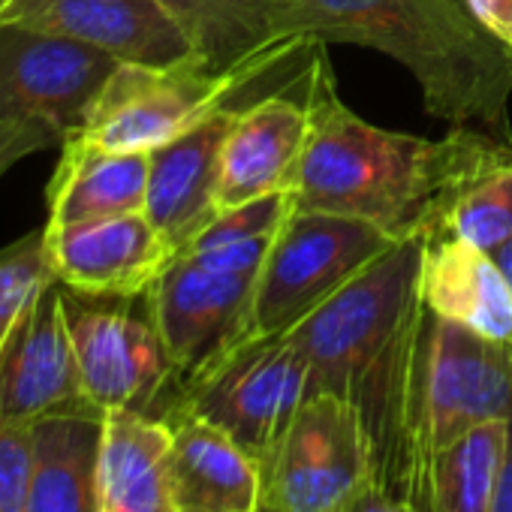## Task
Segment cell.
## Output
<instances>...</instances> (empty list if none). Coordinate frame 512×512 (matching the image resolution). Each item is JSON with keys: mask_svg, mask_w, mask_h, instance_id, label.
<instances>
[{"mask_svg": "<svg viewBox=\"0 0 512 512\" xmlns=\"http://www.w3.org/2000/svg\"><path fill=\"white\" fill-rule=\"evenodd\" d=\"M311 130L293 184L299 211L377 223L395 238L434 235L452 202L512 160V145L476 127L443 139L383 130L341 103L323 43L305 73Z\"/></svg>", "mask_w": 512, "mask_h": 512, "instance_id": "obj_1", "label": "cell"}, {"mask_svg": "<svg viewBox=\"0 0 512 512\" xmlns=\"http://www.w3.org/2000/svg\"><path fill=\"white\" fill-rule=\"evenodd\" d=\"M428 235L398 238L380 260L284 332L308 365L311 395L350 401L371 434L374 479L395 491L407 386L425 320L419 293Z\"/></svg>", "mask_w": 512, "mask_h": 512, "instance_id": "obj_2", "label": "cell"}, {"mask_svg": "<svg viewBox=\"0 0 512 512\" xmlns=\"http://www.w3.org/2000/svg\"><path fill=\"white\" fill-rule=\"evenodd\" d=\"M299 31L311 43H353L395 58L419 82L431 115L452 127L479 124L512 145V52L464 0H299Z\"/></svg>", "mask_w": 512, "mask_h": 512, "instance_id": "obj_3", "label": "cell"}, {"mask_svg": "<svg viewBox=\"0 0 512 512\" xmlns=\"http://www.w3.org/2000/svg\"><path fill=\"white\" fill-rule=\"evenodd\" d=\"M494 419H512V344L488 341L425 308L407 386L395 494L422 512L431 458Z\"/></svg>", "mask_w": 512, "mask_h": 512, "instance_id": "obj_4", "label": "cell"}, {"mask_svg": "<svg viewBox=\"0 0 512 512\" xmlns=\"http://www.w3.org/2000/svg\"><path fill=\"white\" fill-rule=\"evenodd\" d=\"M308 395V365L287 335L244 338L178 383L160 419H205L263 461Z\"/></svg>", "mask_w": 512, "mask_h": 512, "instance_id": "obj_5", "label": "cell"}, {"mask_svg": "<svg viewBox=\"0 0 512 512\" xmlns=\"http://www.w3.org/2000/svg\"><path fill=\"white\" fill-rule=\"evenodd\" d=\"M395 241V235L368 220L293 208L256 278L250 338L290 332Z\"/></svg>", "mask_w": 512, "mask_h": 512, "instance_id": "obj_6", "label": "cell"}, {"mask_svg": "<svg viewBox=\"0 0 512 512\" xmlns=\"http://www.w3.org/2000/svg\"><path fill=\"white\" fill-rule=\"evenodd\" d=\"M260 470L263 506L275 512H350L374 479L362 413L338 395H308Z\"/></svg>", "mask_w": 512, "mask_h": 512, "instance_id": "obj_7", "label": "cell"}, {"mask_svg": "<svg viewBox=\"0 0 512 512\" xmlns=\"http://www.w3.org/2000/svg\"><path fill=\"white\" fill-rule=\"evenodd\" d=\"M263 76L217 73L205 64L142 67L118 64L106 79L85 127L76 133L91 145L121 154H151L199 127L208 115Z\"/></svg>", "mask_w": 512, "mask_h": 512, "instance_id": "obj_8", "label": "cell"}, {"mask_svg": "<svg viewBox=\"0 0 512 512\" xmlns=\"http://www.w3.org/2000/svg\"><path fill=\"white\" fill-rule=\"evenodd\" d=\"M136 299H97L64 287V314L73 338L82 392L91 407L160 416L175 392V368L151 317Z\"/></svg>", "mask_w": 512, "mask_h": 512, "instance_id": "obj_9", "label": "cell"}, {"mask_svg": "<svg viewBox=\"0 0 512 512\" xmlns=\"http://www.w3.org/2000/svg\"><path fill=\"white\" fill-rule=\"evenodd\" d=\"M121 61L94 46L0 25V124H37L76 136Z\"/></svg>", "mask_w": 512, "mask_h": 512, "instance_id": "obj_10", "label": "cell"}, {"mask_svg": "<svg viewBox=\"0 0 512 512\" xmlns=\"http://www.w3.org/2000/svg\"><path fill=\"white\" fill-rule=\"evenodd\" d=\"M260 272H220L178 250L148 293L151 317L175 368V386L250 338Z\"/></svg>", "mask_w": 512, "mask_h": 512, "instance_id": "obj_11", "label": "cell"}, {"mask_svg": "<svg viewBox=\"0 0 512 512\" xmlns=\"http://www.w3.org/2000/svg\"><path fill=\"white\" fill-rule=\"evenodd\" d=\"M4 25L67 37L124 64H205L193 34L163 0H16Z\"/></svg>", "mask_w": 512, "mask_h": 512, "instance_id": "obj_12", "label": "cell"}, {"mask_svg": "<svg viewBox=\"0 0 512 512\" xmlns=\"http://www.w3.org/2000/svg\"><path fill=\"white\" fill-rule=\"evenodd\" d=\"M43 232L55 281L97 299H145L175 256L145 211Z\"/></svg>", "mask_w": 512, "mask_h": 512, "instance_id": "obj_13", "label": "cell"}, {"mask_svg": "<svg viewBox=\"0 0 512 512\" xmlns=\"http://www.w3.org/2000/svg\"><path fill=\"white\" fill-rule=\"evenodd\" d=\"M91 407L64 314V287L49 284L19 317L0 350V422H37Z\"/></svg>", "mask_w": 512, "mask_h": 512, "instance_id": "obj_14", "label": "cell"}, {"mask_svg": "<svg viewBox=\"0 0 512 512\" xmlns=\"http://www.w3.org/2000/svg\"><path fill=\"white\" fill-rule=\"evenodd\" d=\"M187 25L217 73L269 76L311 43L299 31V0H163Z\"/></svg>", "mask_w": 512, "mask_h": 512, "instance_id": "obj_15", "label": "cell"}, {"mask_svg": "<svg viewBox=\"0 0 512 512\" xmlns=\"http://www.w3.org/2000/svg\"><path fill=\"white\" fill-rule=\"evenodd\" d=\"M311 130L308 94L290 88L238 109L220 157V211L278 190H293Z\"/></svg>", "mask_w": 512, "mask_h": 512, "instance_id": "obj_16", "label": "cell"}, {"mask_svg": "<svg viewBox=\"0 0 512 512\" xmlns=\"http://www.w3.org/2000/svg\"><path fill=\"white\" fill-rule=\"evenodd\" d=\"M238 109L223 106L190 133L151 151L145 214L175 253L220 214V157Z\"/></svg>", "mask_w": 512, "mask_h": 512, "instance_id": "obj_17", "label": "cell"}, {"mask_svg": "<svg viewBox=\"0 0 512 512\" xmlns=\"http://www.w3.org/2000/svg\"><path fill=\"white\" fill-rule=\"evenodd\" d=\"M175 512H260L263 470L241 443L196 416H169Z\"/></svg>", "mask_w": 512, "mask_h": 512, "instance_id": "obj_18", "label": "cell"}, {"mask_svg": "<svg viewBox=\"0 0 512 512\" xmlns=\"http://www.w3.org/2000/svg\"><path fill=\"white\" fill-rule=\"evenodd\" d=\"M419 293L431 314L488 341L512 344V287L488 250L446 232L428 235Z\"/></svg>", "mask_w": 512, "mask_h": 512, "instance_id": "obj_19", "label": "cell"}, {"mask_svg": "<svg viewBox=\"0 0 512 512\" xmlns=\"http://www.w3.org/2000/svg\"><path fill=\"white\" fill-rule=\"evenodd\" d=\"M103 419V410L79 407L31 422L34 479L28 512H100Z\"/></svg>", "mask_w": 512, "mask_h": 512, "instance_id": "obj_20", "label": "cell"}, {"mask_svg": "<svg viewBox=\"0 0 512 512\" xmlns=\"http://www.w3.org/2000/svg\"><path fill=\"white\" fill-rule=\"evenodd\" d=\"M151 154H121L70 136L49 181V223L76 226L145 211Z\"/></svg>", "mask_w": 512, "mask_h": 512, "instance_id": "obj_21", "label": "cell"}, {"mask_svg": "<svg viewBox=\"0 0 512 512\" xmlns=\"http://www.w3.org/2000/svg\"><path fill=\"white\" fill-rule=\"evenodd\" d=\"M172 428L160 416L112 410L103 419L100 512H175L169 485Z\"/></svg>", "mask_w": 512, "mask_h": 512, "instance_id": "obj_22", "label": "cell"}, {"mask_svg": "<svg viewBox=\"0 0 512 512\" xmlns=\"http://www.w3.org/2000/svg\"><path fill=\"white\" fill-rule=\"evenodd\" d=\"M509 419L470 428L440 449L425 473L422 512H491L506 458Z\"/></svg>", "mask_w": 512, "mask_h": 512, "instance_id": "obj_23", "label": "cell"}, {"mask_svg": "<svg viewBox=\"0 0 512 512\" xmlns=\"http://www.w3.org/2000/svg\"><path fill=\"white\" fill-rule=\"evenodd\" d=\"M437 232L464 238L482 250L506 241L512 235V160L470 184L452 202Z\"/></svg>", "mask_w": 512, "mask_h": 512, "instance_id": "obj_24", "label": "cell"}, {"mask_svg": "<svg viewBox=\"0 0 512 512\" xmlns=\"http://www.w3.org/2000/svg\"><path fill=\"white\" fill-rule=\"evenodd\" d=\"M55 284V272L46 253V232L34 229L0 250V350L25 308Z\"/></svg>", "mask_w": 512, "mask_h": 512, "instance_id": "obj_25", "label": "cell"}, {"mask_svg": "<svg viewBox=\"0 0 512 512\" xmlns=\"http://www.w3.org/2000/svg\"><path fill=\"white\" fill-rule=\"evenodd\" d=\"M293 190H278L260 199H250L244 205L226 208L217 214V220L202 229L184 250H205L235 241H256V238H275L287 217L293 214Z\"/></svg>", "mask_w": 512, "mask_h": 512, "instance_id": "obj_26", "label": "cell"}, {"mask_svg": "<svg viewBox=\"0 0 512 512\" xmlns=\"http://www.w3.org/2000/svg\"><path fill=\"white\" fill-rule=\"evenodd\" d=\"M34 479V428L0 422V512H28Z\"/></svg>", "mask_w": 512, "mask_h": 512, "instance_id": "obj_27", "label": "cell"}, {"mask_svg": "<svg viewBox=\"0 0 512 512\" xmlns=\"http://www.w3.org/2000/svg\"><path fill=\"white\" fill-rule=\"evenodd\" d=\"M61 136L37 124H0V178L37 151L61 148Z\"/></svg>", "mask_w": 512, "mask_h": 512, "instance_id": "obj_28", "label": "cell"}, {"mask_svg": "<svg viewBox=\"0 0 512 512\" xmlns=\"http://www.w3.org/2000/svg\"><path fill=\"white\" fill-rule=\"evenodd\" d=\"M473 19L512 52V0H464Z\"/></svg>", "mask_w": 512, "mask_h": 512, "instance_id": "obj_29", "label": "cell"}, {"mask_svg": "<svg viewBox=\"0 0 512 512\" xmlns=\"http://www.w3.org/2000/svg\"><path fill=\"white\" fill-rule=\"evenodd\" d=\"M350 512H416V509L407 500H401L398 494H392L383 482L371 479Z\"/></svg>", "mask_w": 512, "mask_h": 512, "instance_id": "obj_30", "label": "cell"}, {"mask_svg": "<svg viewBox=\"0 0 512 512\" xmlns=\"http://www.w3.org/2000/svg\"><path fill=\"white\" fill-rule=\"evenodd\" d=\"M491 512H512V419H509V437H506V458L500 470V485L491 503Z\"/></svg>", "mask_w": 512, "mask_h": 512, "instance_id": "obj_31", "label": "cell"}, {"mask_svg": "<svg viewBox=\"0 0 512 512\" xmlns=\"http://www.w3.org/2000/svg\"><path fill=\"white\" fill-rule=\"evenodd\" d=\"M491 256H494V263H497V269H500V275L506 278V284L512 287V235L506 238V241H500L494 250H488Z\"/></svg>", "mask_w": 512, "mask_h": 512, "instance_id": "obj_32", "label": "cell"}, {"mask_svg": "<svg viewBox=\"0 0 512 512\" xmlns=\"http://www.w3.org/2000/svg\"><path fill=\"white\" fill-rule=\"evenodd\" d=\"M13 4H16V0H0V25H4V19L13 10Z\"/></svg>", "mask_w": 512, "mask_h": 512, "instance_id": "obj_33", "label": "cell"}, {"mask_svg": "<svg viewBox=\"0 0 512 512\" xmlns=\"http://www.w3.org/2000/svg\"><path fill=\"white\" fill-rule=\"evenodd\" d=\"M260 512H275V509H269V506H260Z\"/></svg>", "mask_w": 512, "mask_h": 512, "instance_id": "obj_34", "label": "cell"}]
</instances>
